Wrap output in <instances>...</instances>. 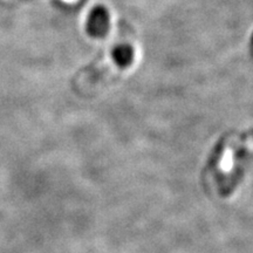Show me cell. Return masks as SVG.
Here are the masks:
<instances>
[]
</instances>
